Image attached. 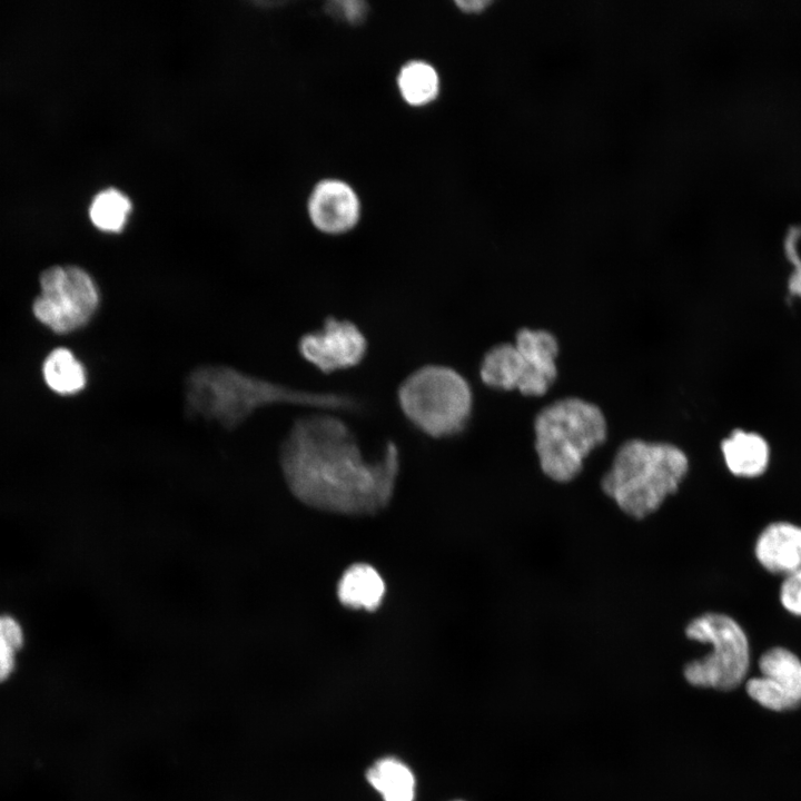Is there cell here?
I'll list each match as a JSON object with an SVG mask.
<instances>
[{"label": "cell", "instance_id": "1", "mask_svg": "<svg viewBox=\"0 0 801 801\" xmlns=\"http://www.w3.org/2000/svg\"><path fill=\"white\" fill-rule=\"evenodd\" d=\"M279 465L291 494L319 511L368 515L386 507L399 469L396 445L367 462L350 427L330 413L297 418L279 451Z\"/></svg>", "mask_w": 801, "mask_h": 801}, {"label": "cell", "instance_id": "2", "mask_svg": "<svg viewBox=\"0 0 801 801\" xmlns=\"http://www.w3.org/2000/svg\"><path fill=\"white\" fill-rule=\"evenodd\" d=\"M185 395L191 414L214 419L226 428L238 426L256 408L271 404L303 405L329 412L358 408V402L347 394L289 388L222 365L195 368L187 377Z\"/></svg>", "mask_w": 801, "mask_h": 801}, {"label": "cell", "instance_id": "3", "mask_svg": "<svg viewBox=\"0 0 801 801\" xmlns=\"http://www.w3.org/2000/svg\"><path fill=\"white\" fill-rule=\"evenodd\" d=\"M688 469L678 446L635 438L619 447L601 486L625 514L642 520L678 491Z\"/></svg>", "mask_w": 801, "mask_h": 801}, {"label": "cell", "instance_id": "4", "mask_svg": "<svg viewBox=\"0 0 801 801\" xmlns=\"http://www.w3.org/2000/svg\"><path fill=\"white\" fill-rule=\"evenodd\" d=\"M599 406L578 397L557 399L534 419L535 451L543 473L558 483L574 479L585 457L606 438Z\"/></svg>", "mask_w": 801, "mask_h": 801}, {"label": "cell", "instance_id": "5", "mask_svg": "<svg viewBox=\"0 0 801 801\" xmlns=\"http://www.w3.org/2000/svg\"><path fill=\"white\" fill-rule=\"evenodd\" d=\"M397 402L405 418L423 434L444 438L461 434L474 405L468 380L456 369L428 364L412 372L399 385Z\"/></svg>", "mask_w": 801, "mask_h": 801}, {"label": "cell", "instance_id": "6", "mask_svg": "<svg viewBox=\"0 0 801 801\" xmlns=\"http://www.w3.org/2000/svg\"><path fill=\"white\" fill-rule=\"evenodd\" d=\"M558 343L547 332L522 329L514 343L491 347L479 364V377L490 388L517 389L525 396L544 395L557 376Z\"/></svg>", "mask_w": 801, "mask_h": 801}, {"label": "cell", "instance_id": "7", "mask_svg": "<svg viewBox=\"0 0 801 801\" xmlns=\"http://www.w3.org/2000/svg\"><path fill=\"white\" fill-rule=\"evenodd\" d=\"M685 634L712 646L709 655L685 665L689 683L729 691L743 681L750 661L749 642L736 621L725 614L705 613L688 624Z\"/></svg>", "mask_w": 801, "mask_h": 801}, {"label": "cell", "instance_id": "8", "mask_svg": "<svg viewBox=\"0 0 801 801\" xmlns=\"http://www.w3.org/2000/svg\"><path fill=\"white\" fill-rule=\"evenodd\" d=\"M99 305L92 277L77 266H53L40 277L34 316L53 332L65 334L85 326Z\"/></svg>", "mask_w": 801, "mask_h": 801}, {"label": "cell", "instance_id": "9", "mask_svg": "<svg viewBox=\"0 0 801 801\" xmlns=\"http://www.w3.org/2000/svg\"><path fill=\"white\" fill-rule=\"evenodd\" d=\"M368 349L367 338L353 322L328 317L322 328L301 336V357L319 372L330 374L359 365Z\"/></svg>", "mask_w": 801, "mask_h": 801}, {"label": "cell", "instance_id": "10", "mask_svg": "<svg viewBox=\"0 0 801 801\" xmlns=\"http://www.w3.org/2000/svg\"><path fill=\"white\" fill-rule=\"evenodd\" d=\"M760 675L749 680V695L762 706L784 711L801 704V660L784 647L764 652Z\"/></svg>", "mask_w": 801, "mask_h": 801}, {"label": "cell", "instance_id": "11", "mask_svg": "<svg viewBox=\"0 0 801 801\" xmlns=\"http://www.w3.org/2000/svg\"><path fill=\"white\" fill-rule=\"evenodd\" d=\"M307 211L313 226L327 235L350 231L360 217V201L356 191L339 179H324L312 190Z\"/></svg>", "mask_w": 801, "mask_h": 801}, {"label": "cell", "instance_id": "12", "mask_svg": "<svg viewBox=\"0 0 801 801\" xmlns=\"http://www.w3.org/2000/svg\"><path fill=\"white\" fill-rule=\"evenodd\" d=\"M755 555L772 573L789 575L801 570V527L787 522L770 524L756 540Z\"/></svg>", "mask_w": 801, "mask_h": 801}, {"label": "cell", "instance_id": "13", "mask_svg": "<svg viewBox=\"0 0 801 801\" xmlns=\"http://www.w3.org/2000/svg\"><path fill=\"white\" fill-rule=\"evenodd\" d=\"M721 449L729 471L735 476H759L769 464V445L756 433L735 429L722 442Z\"/></svg>", "mask_w": 801, "mask_h": 801}, {"label": "cell", "instance_id": "14", "mask_svg": "<svg viewBox=\"0 0 801 801\" xmlns=\"http://www.w3.org/2000/svg\"><path fill=\"white\" fill-rule=\"evenodd\" d=\"M385 590V582L375 567L357 563L343 573L337 596L347 607L372 612L382 604Z\"/></svg>", "mask_w": 801, "mask_h": 801}, {"label": "cell", "instance_id": "15", "mask_svg": "<svg viewBox=\"0 0 801 801\" xmlns=\"http://www.w3.org/2000/svg\"><path fill=\"white\" fill-rule=\"evenodd\" d=\"M365 778L383 801H415L414 772L398 758L383 756L376 760L366 770Z\"/></svg>", "mask_w": 801, "mask_h": 801}, {"label": "cell", "instance_id": "16", "mask_svg": "<svg viewBox=\"0 0 801 801\" xmlns=\"http://www.w3.org/2000/svg\"><path fill=\"white\" fill-rule=\"evenodd\" d=\"M89 219L102 233L125 230L132 214V201L122 190L108 187L97 192L89 205Z\"/></svg>", "mask_w": 801, "mask_h": 801}, {"label": "cell", "instance_id": "17", "mask_svg": "<svg viewBox=\"0 0 801 801\" xmlns=\"http://www.w3.org/2000/svg\"><path fill=\"white\" fill-rule=\"evenodd\" d=\"M46 384L61 395L76 394L83 389L87 376L83 365L68 348L52 350L43 363Z\"/></svg>", "mask_w": 801, "mask_h": 801}, {"label": "cell", "instance_id": "18", "mask_svg": "<svg viewBox=\"0 0 801 801\" xmlns=\"http://www.w3.org/2000/svg\"><path fill=\"white\" fill-rule=\"evenodd\" d=\"M397 86L403 99L411 106H426L439 92V77L435 68L421 60L409 61L402 67Z\"/></svg>", "mask_w": 801, "mask_h": 801}, {"label": "cell", "instance_id": "19", "mask_svg": "<svg viewBox=\"0 0 801 801\" xmlns=\"http://www.w3.org/2000/svg\"><path fill=\"white\" fill-rule=\"evenodd\" d=\"M23 641L20 623L10 615H0V683L6 682L14 671Z\"/></svg>", "mask_w": 801, "mask_h": 801}, {"label": "cell", "instance_id": "20", "mask_svg": "<svg viewBox=\"0 0 801 801\" xmlns=\"http://www.w3.org/2000/svg\"><path fill=\"white\" fill-rule=\"evenodd\" d=\"M801 237V227L792 226L784 237V253L788 260L793 266V270L788 281V288L791 295L801 298V257L798 251V241Z\"/></svg>", "mask_w": 801, "mask_h": 801}, {"label": "cell", "instance_id": "21", "mask_svg": "<svg viewBox=\"0 0 801 801\" xmlns=\"http://www.w3.org/2000/svg\"><path fill=\"white\" fill-rule=\"evenodd\" d=\"M780 600L787 611L801 616V570L785 576L780 589Z\"/></svg>", "mask_w": 801, "mask_h": 801}, {"label": "cell", "instance_id": "22", "mask_svg": "<svg viewBox=\"0 0 801 801\" xmlns=\"http://www.w3.org/2000/svg\"><path fill=\"white\" fill-rule=\"evenodd\" d=\"M327 11L348 23L357 24L366 18L368 6L359 0L333 1L327 4Z\"/></svg>", "mask_w": 801, "mask_h": 801}, {"label": "cell", "instance_id": "23", "mask_svg": "<svg viewBox=\"0 0 801 801\" xmlns=\"http://www.w3.org/2000/svg\"><path fill=\"white\" fill-rule=\"evenodd\" d=\"M455 4L459 10L466 13H479L491 4L487 0L456 1Z\"/></svg>", "mask_w": 801, "mask_h": 801}, {"label": "cell", "instance_id": "24", "mask_svg": "<svg viewBox=\"0 0 801 801\" xmlns=\"http://www.w3.org/2000/svg\"><path fill=\"white\" fill-rule=\"evenodd\" d=\"M453 801H463V800H453Z\"/></svg>", "mask_w": 801, "mask_h": 801}]
</instances>
